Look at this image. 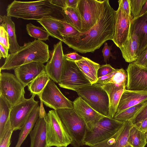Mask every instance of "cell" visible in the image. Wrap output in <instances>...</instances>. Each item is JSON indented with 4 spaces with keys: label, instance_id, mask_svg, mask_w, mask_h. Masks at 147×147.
<instances>
[{
    "label": "cell",
    "instance_id": "obj_44",
    "mask_svg": "<svg viewBox=\"0 0 147 147\" xmlns=\"http://www.w3.org/2000/svg\"><path fill=\"white\" fill-rule=\"evenodd\" d=\"M65 57L74 61H78L82 59L83 57L79 55L76 52H72L64 55Z\"/></svg>",
    "mask_w": 147,
    "mask_h": 147
},
{
    "label": "cell",
    "instance_id": "obj_32",
    "mask_svg": "<svg viewBox=\"0 0 147 147\" xmlns=\"http://www.w3.org/2000/svg\"><path fill=\"white\" fill-rule=\"evenodd\" d=\"M11 108L10 105L0 95V136L9 119Z\"/></svg>",
    "mask_w": 147,
    "mask_h": 147
},
{
    "label": "cell",
    "instance_id": "obj_7",
    "mask_svg": "<svg viewBox=\"0 0 147 147\" xmlns=\"http://www.w3.org/2000/svg\"><path fill=\"white\" fill-rule=\"evenodd\" d=\"M58 84L61 88L75 91L91 84L75 61L65 57L60 80Z\"/></svg>",
    "mask_w": 147,
    "mask_h": 147
},
{
    "label": "cell",
    "instance_id": "obj_2",
    "mask_svg": "<svg viewBox=\"0 0 147 147\" xmlns=\"http://www.w3.org/2000/svg\"><path fill=\"white\" fill-rule=\"evenodd\" d=\"M62 8L52 4L50 0L33 1L14 0L8 6L7 16L24 20L37 21L47 18L64 20Z\"/></svg>",
    "mask_w": 147,
    "mask_h": 147
},
{
    "label": "cell",
    "instance_id": "obj_36",
    "mask_svg": "<svg viewBox=\"0 0 147 147\" xmlns=\"http://www.w3.org/2000/svg\"><path fill=\"white\" fill-rule=\"evenodd\" d=\"M57 20L63 25V28L60 30L59 32L64 38L75 36L80 32L65 20L59 19Z\"/></svg>",
    "mask_w": 147,
    "mask_h": 147
},
{
    "label": "cell",
    "instance_id": "obj_18",
    "mask_svg": "<svg viewBox=\"0 0 147 147\" xmlns=\"http://www.w3.org/2000/svg\"><path fill=\"white\" fill-rule=\"evenodd\" d=\"M107 93L109 99L108 116L114 118L119 101L127 85L114 83L99 84Z\"/></svg>",
    "mask_w": 147,
    "mask_h": 147
},
{
    "label": "cell",
    "instance_id": "obj_16",
    "mask_svg": "<svg viewBox=\"0 0 147 147\" xmlns=\"http://www.w3.org/2000/svg\"><path fill=\"white\" fill-rule=\"evenodd\" d=\"M40 102L39 117L29 135L30 147H47L46 124L47 113Z\"/></svg>",
    "mask_w": 147,
    "mask_h": 147
},
{
    "label": "cell",
    "instance_id": "obj_45",
    "mask_svg": "<svg viewBox=\"0 0 147 147\" xmlns=\"http://www.w3.org/2000/svg\"><path fill=\"white\" fill-rule=\"evenodd\" d=\"M9 49L0 44V58H6L8 56Z\"/></svg>",
    "mask_w": 147,
    "mask_h": 147
},
{
    "label": "cell",
    "instance_id": "obj_39",
    "mask_svg": "<svg viewBox=\"0 0 147 147\" xmlns=\"http://www.w3.org/2000/svg\"><path fill=\"white\" fill-rule=\"evenodd\" d=\"M0 44L9 49V44L7 32L2 26H0Z\"/></svg>",
    "mask_w": 147,
    "mask_h": 147
},
{
    "label": "cell",
    "instance_id": "obj_27",
    "mask_svg": "<svg viewBox=\"0 0 147 147\" xmlns=\"http://www.w3.org/2000/svg\"><path fill=\"white\" fill-rule=\"evenodd\" d=\"M37 21L43 27L50 36L62 42L64 41V38L59 32L60 30L63 28V26L58 21L57 19L49 18Z\"/></svg>",
    "mask_w": 147,
    "mask_h": 147
},
{
    "label": "cell",
    "instance_id": "obj_26",
    "mask_svg": "<svg viewBox=\"0 0 147 147\" xmlns=\"http://www.w3.org/2000/svg\"><path fill=\"white\" fill-rule=\"evenodd\" d=\"M40 111V105H38L34 109L24 125L20 130L18 139L15 147H21L38 119Z\"/></svg>",
    "mask_w": 147,
    "mask_h": 147
},
{
    "label": "cell",
    "instance_id": "obj_49",
    "mask_svg": "<svg viewBox=\"0 0 147 147\" xmlns=\"http://www.w3.org/2000/svg\"><path fill=\"white\" fill-rule=\"evenodd\" d=\"M147 11V0L145 3L144 5L143 6L142 9L140 13V16H141L145 13Z\"/></svg>",
    "mask_w": 147,
    "mask_h": 147
},
{
    "label": "cell",
    "instance_id": "obj_47",
    "mask_svg": "<svg viewBox=\"0 0 147 147\" xmlns=\"http://www.w3.org/2000/svg\"><path fill=\"white\" fill-rule=\"evenodd\" d=\"M78 0H66V7L76 8Z\"/></svg>",
    "mask_w": 147,
    "mask_h": 147
},
{
    "label": "cell",
    "instance_id": "obj_35",
    "mask_svg": "<svg viewBox=\"0 0 147 147\" xmlns=\"http://www.w3.org/2000/svg\"><path fill=\"white\" fill-rule=\"evenodd\" d=\"M14 131L9 118L2 134L0 136V147H9L11 137Z\"/></svg>",
    "mask_w": 147,
    "mask_h": 147
},
{
    "label": "cell",
    "instance_id": "obj_10",
    "mask_svg": "<svg viewBox=\"0 0 147 147\" xmlns=\"http://www.w3.org/2000/svg\"><path fill=\"white\" fill-rule=\"evenodd\" d=\"M105 0H78L76 8L81 20L80 32L87 31L97 22Z\"/></svg>",
    "mask_w": 147,
    "mask_h": 147
},
{
    "label": "cell",
    "instance_id": "obj_21",
    "mask_svg": "<svg viewBox=\"0 0 147 147\" xmlns=\"http://www.w3.org/2000/svg\"><path fill=\"white\" fill-rule=\"evenodd\" d=\"M147 100V92L125 89L121 96L116 114Z\"/></svg>",
    "mask_w": 147,
    "mask_h": 147
},
{
    "label": "cell",
    "instance_id": "obj_40",
    "mask_svg": "<svg viewBox=\"0 0 147 147\" xmlns=\"http://www.w3.org/2000/svg\"><path fill=\"white\" fill-rule=\"evenodd\" d=\"M115 69L109 64L100 65L98 71V78L110 73Z\"/></svg>",
    "mask_w": 147,
    "mask_h": 147
},
{
    "label": "cell",
    "instance_id": "obj_38",
    "mask_svg": "<svg viewBox=\"0 0 147 147\" xmlns=\"http://www.w3.org/2000/svg\"><path fill=\"white\" fill-rule=\"evenodd\" d=\"M147 117V104L145 105L130 121L133 125L138 127Z\"/></svg>",
    "mask_w": 147,
    "mask_h": 147
},
{
    "label": "cell",
    "instance_id": "obj_14",
    "mask_svg": "<svg viewBox=\"0 0 147 147\" xmlns=\"http://www.w3.org/2000/svg\"><path fill=\"white\" fill-rule=\"evenodd\" d=\"M62 42L53 45L50 53V58L45 65V70L51 79L58 83L60 80L64 59Z\"/></svg>",
    "mask_w": 147,
    "mask_h": 147
},
{
    "label": "cell",
    "instance_id": "obj_9",
    "mask_svg": "<svg viewBox=\"0 0 147 147\" xmlns=\"http://www.w3.org/2000/svg\"><path fill=\"white\" fill-rule=\"evenodd\" d=\"M0 74V95L13 107L24 99L25 87L15 75L8 72Z\"/></svg>",
    "mask_w": 147,
    "mask_h": 147
},
{
    "label": "cell",
    "instance_id": "obj_11",
    "mask_svg": "<svg viewBox=\"0 0 147 147\" xmlns=\"http://www.w3.org/2000/svg\"><path fill=\"white\" fill-rule=\"evenodd\" d=\"M40 99L45 106L55 110L74 109L73 102L64 95L51 79L45 88Z\"/></svg>",
    "mask_w": 147,
    "mask_h": 147
},
{
    "label": "cell",
    "instance_id": "obj_24",
    "mask_svg": "<svg viewBox=\"0 0 147 147\" xmlns=\"http://www.w3.org/2000/svg\"><path fill=\"white\" fill-rule=\"evenodd\" d=\"M75 62L91 84L97 83L98 71L100 66L99 64L83 57L81 60Z\"/></svg>",
    "mask_w": 147,
    "mask_h": 147
},
{
    "label": "cell",
    "instance_id": "obj_13",
    "mask_svg": "<svg viewBox=\"0 0 147 147\" xmlns=\"http://www.w3.org/2000/svg\"><path fill=\"white\" fill-rule=\"evenodd\" d=\"M119 7L115 11V24L112 41L119 48L124 46L130 37V30L132 22L124 11L118 1Z\"/></svg>",
    "mask_w": 147,
    "mask_h": 147
},
{
    "label": "cell",
    "instance_id": "obj_3",
    "mask_svg": "<svg viewBox=\"0 0 147 147\" xmlns=\"http://www.w3.org/2000/svg\"><path fill=\"white\" fill-rule=\"evenodd\" d=\"M50 57L48 45L42 41L35 39L24 43L15 53L9 54L0 69L14 70L33 62L44 63L49 61Z\"/></svg>",
    "mask_w": 147,
    "mask_h": 147
},
{
    "label": "cell",
    "instance_id": "obj_46",
    "mask_svg": "<svg viewBox=\"0 0 147 147\" xmlns=\"http://www.w3.org/2000/svg\"><path fill=\"white\" fill-rule=\"evenodd\" d=\"M51 3L54 5L62 8L66 7V0H50Z\"/></svg>",
    "mask_w": 147,
    "mask_h": 147
},
{
    "label": "cell",
    "instance_id": "obj_28",
    "mask_svg": "<svg viewBox=\"0 0 147 147\" xmlns=\"http://www.w3.org/2000/svg\"><path fill=\"white\" fill-rule=\"evenodd\" d=\"M50 79L45 70L43 71L28 85L31 94L37 95L40 99L43 91Z\"/></svg>",
    "mask_w": 147,
    "mask_h": 147
},
{
    "label": "cell",
    "instance_id": "obj_30",
    "mask_svg": "<svg viewBox=\"0 0 147 147\" xmlns=\"http://www.w3.org/2000/svg\"><path fill=\"white\" fill-rule=\"evenodd\" d=\"M146 104L147 100L116 114L114 118L122 122L130 121Z\"/></svg>",
    "mask_w": 147,
    "mask_h": 147
},
{
    "label": "cell",
    "instance_id": "obj_34",
    "mask_svg": "<svg viewBox=\"0 0 147 147\" xmlns=\"http://www.w3.org/2000/svg\"><path fill=\"white\" fill-rule=\"evenodd\" d=\"M127 80L128 75L127 71L122 68L115 69L113 76L104 84L114 83L127 86Z\"/></svg>",
    "mask_w": 147,
    "mask_h": 147
},
{
    "label": "cell",
    "instance_id": "obj_42",
    "mask_svg": "<svg viewBox=\"0 0 147 147\" xmlns=\"http://www.w3.org/2000/svg\"><path fill=\"white\" fill-rule=\"evenodd\" d=\"M134 62L139 65L145 67L147 64V47L139 55Z\"/></svg>",
    "mask_w": 147,
    "mask_h": 147
},
{
    "label": "cell",
    "instance_id": "obj_1",
    "mask_svg": "<svg viewBox=\"0 0 147 147\" xmlns=\"http://www.w3.org/2000/svg\"><path fill=\"white\" fill-rule=\"evenodd\" d=\"M115 24V11L105 0L103 9L97 22L89 30L75 36L64 38L68 47L82 53L94 52L105 42L112 40Z\"/></svg>",
    "mask_w": 147,
    "mask_h": 147
},
{
    "label": "cell",
    "instance_id": "obj_43",
    "mask_svg": "<svg viewBox=\"0 0 147 147\" xmlns=\"http://www.w3.org/2000/svg\"><path fill=\"white\" fill-rule=\"evenodd\" d=\"M112 46H109L107 43L106 42L104 44V47L102 50V52L104 57V61L107 63V60H109L110 57L115 59V57L114 56L111 52L112 49Z\"/></svg>",
    "mask_w": 147,
    "mask_h": 147
},
{
    "label": "cell",
    "instance_id": "obj_25",
    "mask_svg": "<svg viewBox=\"0 0 147 147\" xmlns=\"http://www.w3.org/2000/svg\"><path fill=\"white\" fill-rule=\"evenodd\" d=\"M0 26L4 27L8 35L9 44V51L10 53H15L19 50L20 46L17 40L15 24L12 20L11 17L7 15L0 16Z\"/></svg>",
    "mask_w": 147,
    "mask_h": 147
},
{
    "label": "cell",
    "instance_id": "obj_20",
    "mask_svg": "<svg viewBox=\"0 0 147 147\" xmlns=\"http://www.w3.org/2000/svg\"><path fill=\"white\" fill-rule=\"evenodd\" d=\"M130 31L136 34L138 38V56L147 47V11L143 15L133 19Z\"/></svg>",
    "mask_w": 147,
    "mask_h": 147
},
{
    "label": "cell",
    "instance_id": "obj_23",
    "mask_svg": "<svg viewBox=\"0 0 147 147\" xmlns=\"http://www.w3.org/2000/svg\"><path fill=\"white\" fill-rule=\"evenodd\" d=\"M139 42L138 36L130 31L129 38L125 45L120 48L123 57L128 63L134 62L138 57Z\"/></svg>",
    "mask_w": 147,
    "mask_h": 147
},
{
    "label": "cell",
    "instance_id": "obj_37",
    "mask_svg": "<svg viewBox=\"0 0 147 147\" xmlns=\"http://www.w3.org/2000/svg\"><path fill=\"white\" fill-rule=\"evenodd\" d=\"M147 0H130L131 16L133 19L140 16L142 7Z\"/></svg>",
    "mask_w": 147,
    "mask_h": 147
},
{
    "label": "cell",
    "instance_id": "obj_50",
    "mask_svg": "<svg viewBox=\"0 0 147 147\" xmlns=\"http://www.w3.org/2000/svg\"><path fill=\"white\" fill-rule=\"evenodd\" d=\"M144 134L145 137L147 142V129L146 130V131H145V132H144Z\"/></svg>",
    "mask_w": 147,
    "mask_h": 147
},
{
    "label": "cell",
    "instance_id": "obj_12",
    "mask_svg": "<svg viewBox=\"0 0 147 147\" xmlns=\"http://www.w3.org/2000/svg\"><path fill=\"white\" fill-rule=\"evenodd\" d=\"M36 95L33 94L30 98H25L12 107L9 120L14 131L21 129L34 109L38 105V101L34 99Z\"/></svg>",
    "mask_w": 147,
    "mask_h": 147
},
{
    "label": "cell",
    "instance_id": "obj_29",
    "mask_svg": "<svg viewBox=\"0 0 147 147\" xmlns=\"http://www.w3.org/2000/svg\"><path fill=\"white\" fill-rule=\"evenodd\" d=\"M128 143L133 147H144L147 143L144 132L132 125L129 130Z\"/></svg>",
    "mask_w": 147,
    "mask_h": 147
},
{
    "label": "cell",
    "instance_id": "obj_6",
    "mask_svg": "<svg viewBox=\"0 0 147 147\" xmlns=\"http://www.w3.org/2000/svg\"><path fill=\"white\" fill-rule=\"evenodd\" d=\"M47 147H67L71 142L67 130L56 110L49 111L46 124Z\"/></svg>",
    "mask_w": 147,
    "mask_h": 147
},
{
    "label": "cell",
    "instance_id": "obj_48",
    "mask_svg": "<svg viewBox=\"0 0 147 147\" xmlns=\"http://www.w3.org/2000/svg\"><path fill=\"white\" fill-rule=\"evenodd\" d=\"M138 128L143 132H145L147 129V117L143 121Z\"/></svg>",
    "mask_w": 147,
    "mask_h": 147
},
{
    "label": "cell",
    "instance_id": "obj_31",
    "mask_svg": "<svg viewBox=\"0 0 147 147\" xmlns=\"http://www.w3.org/2000/svg\"><path fill=\"white\" fill-rule=\"evenodd\" d=\"M62 12L64 20L80 32L81 29V20L76 7L63 8Z\"/></svg>",
    "mask_w": 147,
    "mask_h": 147
},
{
    "label": "cell",
    "instance_id": "obj_33",
    "mask_svg": "<svg viewBox=\"0 0 147 147\" xmlns=\"http://www.w3.org/2000/svg\"><path fill=\"white\" fill-rule=\"evenodd\" d=\"M28 34L31 37L42 41L49 40L50 35L44 28L36 26L30 23L26 25Z\"/></svg>",
    "mask_w": 147,
    "mask_h": 147
},
{
    "label": "cell",
    "instance_id": "obj_5",
    "mask_svg": "<svg viewBox=\"0 0 147 147\" xmlns=\"http://www.w3.org/2000/svg\"><path fill=\"white\" fill-rule=\"evenodd\" d=\"M71 139L73 147H80L83 142L87 129L86 123L74 109L57 110Z\"/></svg>",
    "mask_w": 147,
    "mask_h": 147
},
{
    "label": "cell",
    "instance_id": "obj_19",
    "mask_svg": "<svg viewBox=\"0 0 147 147\" xmlns=\"http://www.w3.org/2000/svg\"><path fill=\"white\" fill-rule=\"evenodd\" d=\"M132 125L131 121L125 122L123 126L111 137L90 147H124L128 143L129 131Z\"/></svg>",
    "mask_w": 147,
    "mask_h": 147
},
{
    "label": "cell",
    "instance_id": "obj_52",
    "mask_svg": "<svg viewBox=\"0 0 147 147\" xmlns=\"http://www.w3.org/2000/svg\"><path fill=\"white\" fill-rule=\"evenodd\" d=\"M145 67H146L147 68V64H146V65L145 66Z\"/></svg>",
    "mask_w": 147,
    "mask_h": 147
},
{
    "label": "cell",
    "instance_id": "obj_22",
    "mask_svg": "<svg viewBox=\"0 0 147 147\" xmlns=\"http://www.w3.org/2000/svg\"><path fill=\"white\" fill-rule=\"evenodd\" d=\"M73 102L74 109L87 125L105 116L95 110L80 97Z\"/></svg>",
    "mask_w": 147,
    "mask_h": 147
},
{
    "label": "cell",
    "instance_id": "obj_4",
    "mask_svg": "<svg viewBox=\"0 0 147 147\" xmlns=\"http://www.w3.org/2000/svg\"><path fill=\"white\" fill-rule=\"evenodd\" d=\"M124 122L105 116L87 125L84 145L90 147L108 139L123 125Z\"/></svg>",
    "mask_w": 147,
    "mask_h": 147
},
{
    "label": "cell",
    "instance_id": "obj_17",
    "mask_svg": "<svg viewBox=\"0 0 147 147\" xmlns=\"http://www.w3.org/2000/svg\"><path fill=\"white\" fill-rule=\"evenodd\" d=\"M14 70L15 76L25 87L45 70V65L41 63L33 62L22 65Z\"/></svg>",
    "mask_w": 147,
    "mask_h": 147
},
{
    "label": "cell",
    "instance_id": "obj_8",
    "mask_svg": "<svg viewBox=\"0 0 147 147\" xmlns=\"http://www.w3.org/2000/svg\"><path fill=\"white\" fill-rule=\"evenodd\" d=\"M81 97L95 110L101 114L108 116L109 99L105 91L96 83L76 91Z\"/></svg>",
    "mask_w": 147,
    "mask_h": 147
},
{
    "label": "cell",
    "instance_id": "obj_15",
    "mask_svg": "<svg viewBox=\"0 0 147 147\" xmlns=\"http://www.w3.org/2000/svg\"><path fill=\"white\" fill-rule=\"evenodd\" d=\"M128 75L127 89L147 92V68L130 63L126 69Z\"/></svg>",
    "mask_w": 147,
    "mask_h": 147
},
{
    "label": "cell",
    "instance_id": "obj_51",
    "mask_svg": "<svg viewBox=\"0 0 147 147\" xmlns=\"http://www.w3.org/2000/svg\"><path fill=\"white\" fill-rule=\"evenodd\" d=\"M124 147H133L131 145L128 143Z\"/></svg>",
    "mask_w": 147,
    "mask_h": 147
},
{
    "label": "cell",
    "instance_id": "obj_41",
    "mask_svg": "<svg viewBox=\"0 0 147 147\" xmlns=\"http://www.w3.org/2000/svg\"><path fill=\"white\" fill-rule=\"evenodd\" d=\"M123 10L128 18L132 21L133 18L131 16L130 0H120Z\"/></svg>",
    "mask_w": 147,
    "mask_h": 147
}]
</instances>
